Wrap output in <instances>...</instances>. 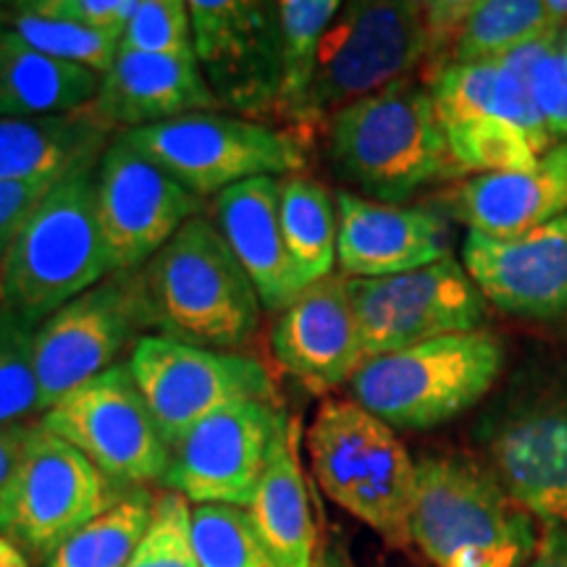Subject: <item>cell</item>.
I'll list each match as a JSON object with an SVG mask.
<instances>
[{
    "mask_svg": "<svg viewBox=\"0 0 567 567\" xmlns=\"http://www.w3.org/2000/svg\"><path fill=\"white\" fill-rule=\"evenodd\" d=\"M122 51L195 59L193 17L182 0H140L122 32Z\"/></svg>",
    "mask_w": 567,
    "mask_h": 567,
    "instance_id": "8d00e7d4",
    "label": "cell"
},
{
    "mask_svg": "<svg viewBox=\"0 0 567 567\" xmlns=\"http://www.w3.org/2000/svg\"><path fill=\"white\" fill-rule=\"evenodd\" d=\"M429 55L423 3L354 0L326 30L308 97L310 132L360 97L413 76Z\"/></svg>",
    "mask_w": 567,
    "mask_h": 567,
    "instance_id": "52a82bcc",
    "label": "cell"
},
{
    "mask_svg": "<svg viewBox=\"0 0 567 567\" xmlns=\"http://www.w3.org/2000/svg\"><path fill=\"white\" fill-rule=\"evenodd\" d=\"M279 218L284 243L302 289L329 279L337 266V197L308 174L281 176Z\"/></svg>",
    "mask_w": 567,
    "mask_h": 567,
    "instance_id": "f1b7e54d",
    "label": "cell"
},
{
    "mask_svg": "<svg viewBox=\"0 0 567 567\" xmlns=\"http://www.w3.org/2000/svg\"><path fill=\"white\" fill-rule=\"evenodd\" d=\"M161 334L237 352L260 326L258 289L208 216H197L145 266Z\"/></svg>",
    "mask_w": 567,
    "mask_h": 567,
    "instance_id": "5b68a950",
    "label": "cell"
},
{
    "mask_svg": "<svg viewBox=\"0 0 567 567\" xmlns=\"http://www.w3.org/2000/svg\"><path fill=\"white\" fill-rule=\"evenodd\" d=\"M289 415L274 402H237L197 423L172 452L166 492L189 505H252Z\"/></svg>",
    "mask_w": 567,
    "mask_h": 567,
    "instance_id": "e0dca14e",
    "label": "cell"
},
{
    "mask_svg": "<svg viewBox=\"0 0 567 567\" xmlns=\"http://www.w3.org/2000/svg\"><path fill=\"white\" fill-rule=\"evenodd\" d=\"M126 567H200L193 544V505L182 494L155 496L151 526Z\"/></svg>",
    "mask_w": 567,
    "mask_h": 567,
    "instance_id": "d590c367",
    "label": "cell"
},
{
    "mask_svg": "<svg viewBox=\"0 0 567 567\" xmlns=\"http://www.w3.org/2000/svg\"><path fill=\"white\" fill-rule=\"evenodd\" d=\"M193 544L200 567H279L243 507H193Z\"/></svg>",
    "mask_w": 567,
    "mask_h": 567,
    "instance_id": "d6a6232c",
    "label": "cell"
},
{
    "mask_svg": "<svg viewBox=\"0 0 567 567\" xmlns=\"http://www.w3.org/2000/svg\"><path fill=\"white\" fill-rule=\"evenodd\" d=\"M365 360L486 323V297L455 258L386 279H347Z\"/></svg>",
    "mask_w": 567,
    "mask_h": 567,
    "instance_id": "5bb4252c",
    "label": "cell"
},
{
    "mask_svg": "<svg viewBox=\"0 0 567 567\" xmlns=\"http://www.w3.org/2000/svg\"><path fill=\"white\" fill-rule=\"evenodd\" d=\"M467 231L509 239L547 226L567 213V142H557L534 168L465 176L442 197Z\"/></svg>",
    "mask_w": 567,
    "mask_h": 567,
    "instance_id": "7402d4cb",
    "label": "cell"
},
{
    "mask_svg": "<svg viewBox=\"0 0 567 567\" xmlns=\"http://www.w3.org/2000/svg\"><path fill=\"white\" fill-rule=\"evenodd\" d=\"M122 134L200 200L258 176L302 174L308 163L300 137L289 130L224 111Z\"/></svg>",
    "mask_w": 567,
    "mask_h": 567,
    "instance_id": "9c48e42d",
    "label": "cell"
},
{
    "mask_svg": "<svg viewBox=\"0 0 567 567\" xmlns=\"http://www.w3.org/2000/svg\"><path fill=\"white\" fill-rule=\"evenodd\" d=\"M124 494L80 450L34 425L0 513V534L27 557L48 559Z\"/></svg>",
    "mask_w": 567,
    "mask_h": 567,
    "instance_id": "7c38bea8",
    "label": "cell"
},
{
    "mask_svg": "<svg viewBox=\"0 0 567 567\" xmlns=\"http://www.w3.org/2000/svg\"><path fill=\"white\" fill-rule=\"evenodd\" d=\"M281 176H258L213 200V224L258 289L266 310L281 313L302 284L297 279L279 218Z\"/></svg>",
    "mask_w": 567,
    "mask_h": 567,
    "instance_id": "cb8c5ba5",
    "label": "cell"
},
{
    "mask_svg": "<svg viewBox=\"0 0 567 567\" xmlns=\"http://www.w3.org/2000/svg\"><path fill=\"white\" fill-rule=\"evenodd\" d=\"M0 32H3V27H0Z\"/></svg>",
    "mask_w": 567,
    "mask_h": 567,
    "instance_id": "ee69618b",
    "label": "cell"
},
{
    "mask_svg": "<svg viewBox=\"0 0 567 567\" xmlns=\"http://www.w3.org/2000/svg\"><path fill=\"white\" fill-rule=\"evenodd\" d=\"M439 116H494L520 126L530 140L549 153L557 145L547 118L526 87V82L499 61L455 63L425 80Z\"/></svg>",
    "mask_w": 567,
    "mask_h": 567,
    "instance_id": "83f0119b",
    "label": "cell"
},
{
    "mask_svg": "<svg viewBox=\"0 0 567 567\" xmlns=\"http://www.w3.org/2000/svg\"><path fill=\"white\" fill-rule=\"evenodd\" d=\"M153 507L155 496L145 486L130 488L116 505L63 542L42 567H126L151 526Z\"/></svg>",
    "mask_w": 567,
    "mask_h": 567,
    "instance_id": "4dcf8cb0",
    "label": "cell"
},
{
    "mask_svg": "<svg viewBox=\"0 0 567 567\" xmlns=\"http://www.w3.org/2000/svg\"><path fill=\"white\" fill-rule=\"evenodd\" d=\"M310 471L323 494L392 549L413 544L417 463L392 425L352 400H326L310 423Z\"/></svg>",
    "mask_w": 567,
    "mask_h": 567,
    "instance_id": "277c9868",
    "label": "cell"
},
{
    "mask_svg": "<svg viewBox=\"0 0 567 567\" xmlns=\"http://www.w3.org/2000/svg\"><path fill=\"white\" fill-rule=\"evenodd\" d=\"M494 476L547 526H567V365L517 386L486 434Z\"/></svg>",
    "mask_w": 567,
    "mask_h": 567,
    "instance_id": "4fadbf2b",
    "label": "cell"
},
{
    "mask_svg": "<svg viewBox=\"0 0 567 567\" xmlns=\"http://www.w3.org/2000/svg\"><path fill=\"white\" fill-rule=\"evenodd\" d=\"M53 184H0V264L13 234Z\"/></svg>",
    "mask_w": 567,
    "mask_h": 567,
    "instance_id": "f35d334b",
    "label": "cell"
},
{
    "mask_svg": "<svg viewBox=\"0 0 567 567\" xmlns=\"http://www.w3.org/2000/svg\"><path fill=\"white\" fill-rule=\"evenodd\" d=\"M189 17L197 66L221 111L264 124L276 118L281 82L276 3L195 0Z\"/></svg>",
    "mask_w": 567,
    "mask_h": 567,
    "instance_id": "9a60e30c",
    "label": "cell"
},
{
    "mask_svg": "<svg viewBox=\"0 0 567 567\" xmlns=\"http://www.w3.org/2000/svg\"><path fill=\"white\" fill-rule=\"evenodd\" d=\"M0 27L3 32L34 48V51L51 55V59L76 63V66L92 69L105 74L118 55L122 40L116 34L90 30V27L74 24V21L48 17L32 6V0L19 3H0Z\"/></svg>",
    "mask_w": 567,
    "mask_h": 567,
    "instance_id": "1f68e13d",
    "label": "cell"
},
{
    "mask_svg": "<svg viewBox=\"0 0 567 567\" xmlns=\"http://www.w3.org/2000/svg\"><path fill=\"white\" fill-rule=\"evenodd\" d=\"M563 53H565V61H567V30L563 34Z\"/></svg>",
    "mask_w": 567,
    "mask_h": 567,
    "instance_id": "7bdbcfd3",
    "label": "cell"
},
{
    "mask_svg": "<svg viewBox=\"0 0 567 567\" xmlns=\"http://www.w3.org/2000/svg\"><path fill=\"white\" fill-rule=\"evenodd\" d=\"M528 567H567V526H547Z\"/></svg>",
    "mask_w": 567,
    "mask_h": 567,
    "instance_id": "60d3db41",
    "label": "cell"
},
{
    "mask_svg": "<svg viewBox=\"0 0 567 567\" xmlns=\"http://www.w3.org/2000/svg\"><path fill=\"white\" fill-rule=\"evenodd\" d=\"M423 11L425 80L455 63L499 61L515 48L567 30V0H450L423 3Z\"/></svg>",
    "mask_w": 567,
    "mask_h": 567,
    "instance_id": "44dd1931",
    "label": "cell"
},
{
    "mask_svg": "<svg viewBox=\"0 0 567 567\" xmlns=\"http://www.w3.org/2000/svg\"><path fill=\"white\" fill-rule=\"evenodd\" d=\"M502 363V339L481 329L365 360L347 386L352 402L394 431H425L478 405Z\"/></svg>",
    "mask_w": 567,
    "mask_h": 567,
    "instance_id": "8992f818",
    "label": "cell"
},
{
    "mask_svg": "<svg viewBox=\"0 0 567 567\" xmlns=\"http://www.w3.org/2000/svg\"><path fill=\"white\" fill-rule=\"evenodd\" d=\"M116 130L90 111L0 118V184H55L101 161Z\"/></svg>",
    "mask_w": 567,
    "mask_h": 567,
    "instance_id": "d4e9b609",
    "label": "cell"
},
{
    "mask_svg": "<svg viewBox=\"0 0 567 567\" xmlns=\"http://www.w3.org/2000/svg\"><path fill=\"white\" fill-rule=\"evenodd\" d=\"M147 329H161V321L145 268L113 271L45 318L34 334L40 415L90 379L118 365V358L126 350L132 352Z\"/></svg>",
    "mask_w": 567,
    "mask_h": 567,
    "instance_id": "ba28073f",
    "label": "cell"
},
{
    "mask_svg": "<svg viewBox=\"0 0 567 567\" xmlns=\"http://www.w3.org/2000/svg\"><path fill=\"white\" fill-rule=\"evenodd\" d=\"M38 425L80 450L122 486L163 484L172 467V444L163 436L126 360L55 402L38 417Z\"/></svg>",
    "mask_w": 567,
    "mask_h": 567,
    "instance_id": "30bf717a",
    "label": "cell"
},
{
    "mask_svg": "<svg viewBox=\"0 0 567 567\" xmlns=\"http://www.w3.org/2000/svg\"><path fill=\"white\" fill-rule=\"evenodd\" d=\"M337 266L344 279H386L452 258L450 224L425 205L375 203L339 189Z\"/></svg>",
    "mask_w": 567,
    "mask_h": 567,
    "instance_id": "ffe728a7",
    "label": "cell"
},
{
    "mask_svg": "<svg viewBox=\"0 0 567 567\" xmlns=\"http://www.w3.org/2000/svg\"><path fill=\"white\" fill-rule=\"evenodd\" d=\"M271 350L279 368L316 394L350 384L365 363L350 287L331 274L305 287L276 318Z\"/></svg>",
    "mask_w": 567,
    "mask_h": 567,
    "instance_id": "ac0fdd59",
    "label": "cell"
},
{
    "mask_svg": "<svg viewBox=\"0 0 567 567\" xmlns=\"http://www.w3.org/2000/svg\"><path fill=\"white\" fill-rule=\"evenodd\" d=\"M563 34L515 48L502 55L499 63L526 82L551 134L567 142V61L563 53Z\"/></svg>",
    "mask_w": 567,
    "mask_h": 567,
    "instance_id": "e575fe53",
    "label": "cell"
},
{
    "mask_svg": "<svg viewBox=\"0 0 567 567\" xmlns=\"http://www.w3.org/2000/svg\"><path fill=\"white\" fill-rule=\"evenodd\" d=\"M279 567H316L318 528L300 460V421L289 415L247 507Z\"/></svg>",
    "mask_w": 567,
    "mask_h": 567,
    "instance_id": "484cf974",
    "label": "cell"
},
{
    "mask_svg": "<svg viewBox=\"0 0 567 567\" xmlns=\"http://www.w3.org/2000/svg\"><path fill=\"white\" fill-rule=\"evenodd\" d=\"M97 163L55 182L3 255L0 305L34 326L113 274L97 216Z\"/></svg>",
    "mask_w": 567,
    "mask_h": 567,
    "instance_id": "7a4b0ae2",
    "label": "cell"
},
{
    "mask_svg": "<svg viewBox=\"0 0 567 567\" xmlns=\"http://www.w3.org/2000/svg\"><path fill=\"white\" fill-rule=\"evenodd\" d=\"M32 6L48 17L74 21L122 40L126 21L137 11L140 0H32Z\"/></svg>",
    "mask_w": 567,
    "mask_h": 567,
    "instance_id": "74e56055",
    "label": "cell"
},
{
    "mask_svg": "<svg viewBox=\"0 0 567 567\" xmlns=\"http://www.w3.org/2000/svg\"><path fill=\"white\" fill-rule=\"evenodd\" d=\"M326 134L337 176L368 200L405 205L423 187L460 179L431 90L413 76L344 105Z\"/></svg>",
    "mask_w": 567,
    "mask_h": 567,
    "instance_id": "6da1fadb",
    "label": "cell"
},
{
    "mask_svg": "<svg viewBox=\"0 0 567 567\" xmlns=\"http://www.w3.org/2000/svg\"><path fill=\"white\" fill-rule=\"evenodd\" d=\"M34 425L38 423H17L0 429V513H3L6 496L11 492L13 476H17L27 444L34 434Z\"/></svg>",
    "mask_w": 567,
    "mask_h": 567,
    "instance_id": "ab89813d",
    "label": "cell"
},
{
    "mask_svg": "<svg viewBox=\"0 0 567 567\" xmlns=\"http://www.w3.org/2000/svg\"><path fill=\"white\" fill-rule=\"evenodd\" d=\"M221 111L205 82L197 59L134 53L118 48L116 61L103 74L90 113L116 132L172 122L189 113Z\"/></svg>",
    "mask_w": 567,
    "mask_h": 567,
    "instance_id": "603a6c76",
    "label": "cell"
},
{
    "mask_svg": "<svg viewBox=\"0 0 567 567\" xmlns=\"http://www.w3.org/2000/svg\"><path fill=\"white\" fill-rule=\"evenodd\" d=\"M0 567H30V559H27L24 551L3 534H0Z\"/></svg>",
    "mask_w": 567,
    "mask_h": 567,
    "instance_id": "b9f144b4",
    "label": "cell"
},
{
    "mask_svg": "<svg viewBox=\"0 0 567 567\" xmlns=\"http://www.w3.org/2000/svg\"><path fill=\"white\" fill-rule=\"evenodd\" d=\"M126 365L172 450L197 423L237 402H274L276 384L260 360L145 334Z\"/></svg>",
    "mask_w": 567,
    "mask_h": 567,
    "instance_id": "8fae6325",
    "label": "cell"
},
{
    "mask_svg": "<svg viewBox=\"0 0 567 567\" xmlns=\"http://www.w3.org/2000/svg\"><path fill=\"white\" fill-rule=\"evenodd\" d=\"M101 82L97 71L51 59L0 32V118L84 113L97 101Z\"/></svg>",
    "mask_w": 567,
    "mask_h": 567,
    "instance_id": "4316f807",
    "label": "cell"
},
{
    "mask_svg": "<svg viewBox=\"0 0 567 567\" xmlns=\"http://www.w3.org/2000/svg\"><path fill=\"white\" fill-rule=\"evenodd\" d=\"M34 334L38 326L0 305V429L40 417Z\"/></svg>",
    "mask_w": 567,
    "mask_h": 567,
    "instance_id": "836d02e7",
    "label": "cell"
},
{
    "mask_svg": "<svg viewBox=\"0 0 567 567\" xmlns=\"http://www.w3.org/2000/svg\"><path fill=\"white\" fill-rule=\"evenodd\" d=\"M413 544L434 567H528L538 536L534 515L467 457L417 463Z\"/></svg>",
    "mask_w": 567,
    "mask_h": 567,
    "instance_id": "3957f363",
    "label": "cell"
},
{
    "mask_svg": "<svg viewBox=\"0 0 567 567\" xmlns=\"http://www.w3.org/2000/svg\"><path fill=\"white\" fill-rule=\"evenodd\" d=\"M342 9L337 0H281L279 11V38H281V82L276 118L281 130L300 137L310 132L308 126V97L313 87L318 48L329 24ZM302 140V137H300Z\"/></svg>",
    "mask_w": 567,
    "mask_h": 567,
    "instance_id": "f546056e",
    "label": "cell"
},
{
    "mask_svg": "<svg viewBox=\"0 0 567 567\" xmlns=\"http://www.w3.org/2000/svg\"><path fill=\"white\" fill-rule=\"evenodd\" d=\"M463 266L473 284L502 313L557 318L567 313V213L557 221L496 239L467 231Z\"/></svg>",
    "mask_w": 567,
    "mask_h": 567,
    "instance_id": "d6986e66",
    "label": "cell"
},
{
    "mask_svg": "<svg viewBox=\"0 0 567 567\" xmlns=\"http://www.w3.org/2000/svg\"><path fill=\"white\" fill-rule=\"evenodd\" d=\"M203 200L122 132L97 163V216L111 271L145 268L161 247L200 216Z\"/></svg>",
    "mask_w": 567,
    "mask_h": 567,
    "instance_id": "2e32d148",
    "label": "cell"
}]
</instances>
